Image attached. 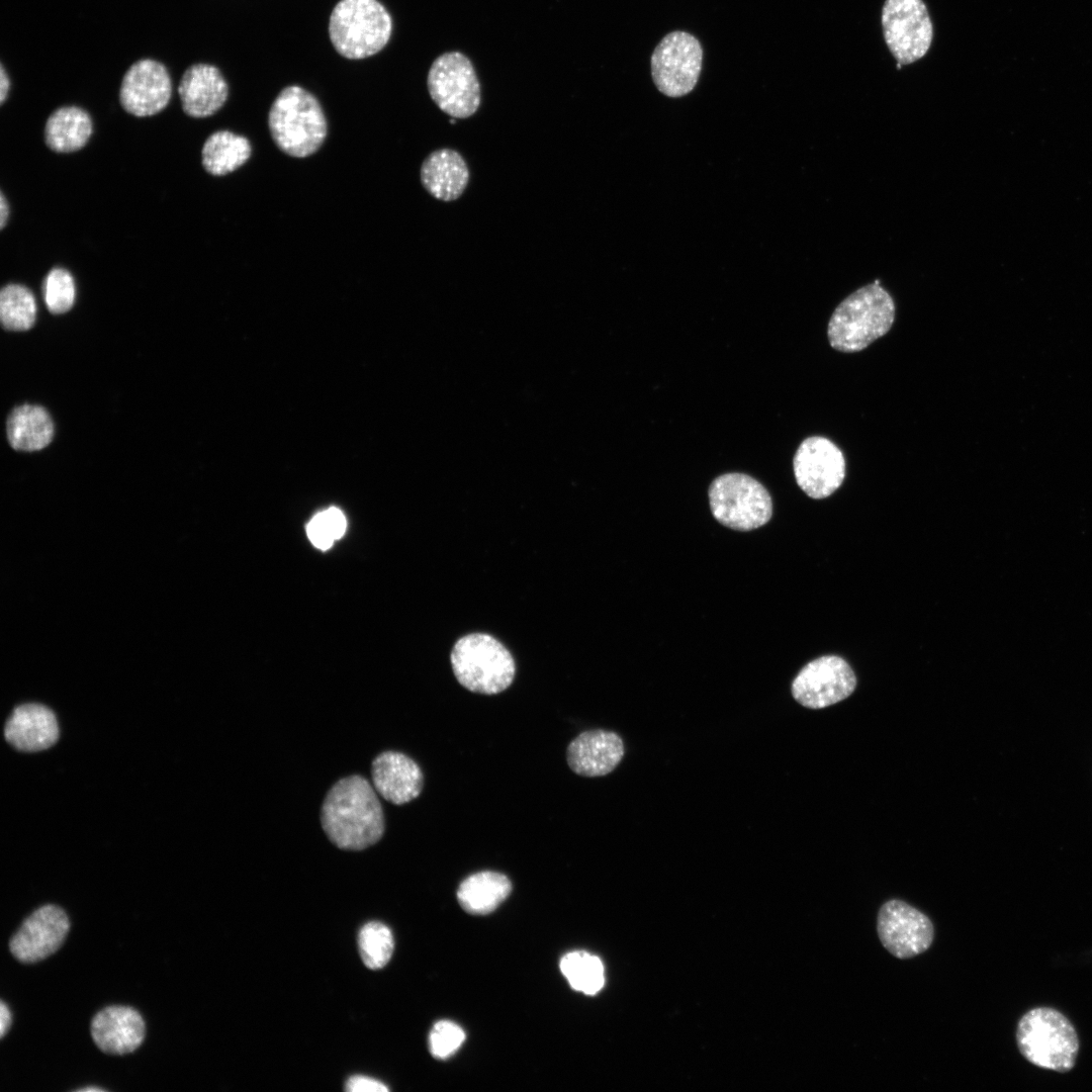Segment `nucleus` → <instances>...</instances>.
Returning <instances> with one entry per match:
<instances>
[{
    "label": "nucleus",
    "instance_id": "obj_1",
    "mask_svg": "<svg viewBox=\"0 0 1092 1092\" xmlns=\"http://www.w3.org/2000/svg\"><path fill=\"white\" fill-rule=\"evenodd\" d=\"M321 823L330 841L345 850H363L378 842L385 820L377 792L359 775L345 777L328 791Z\"/></svg>",
    "mask_w": 1092,
    "mask_h": 1092
},
{
    "label": "nucleus",
    "instance_id": "obj_2",
    "mask_svg": "<svg viewBox=\"0 0 1092 1092\" xmlns=\"http://www.w3.org/2000/svg\"><path fill=\"white\" fill-rule=\"evenodd\" d=\"M895 313L892 296L878 280L864 285L845 297L831 314L829 344L842 353L859 352L890 331Z\"/></svg>",
    "mask_w": 1092,
    "mask_h": 1092
},
{
    "label": "nucleus",
    "instance_id": "obj_3",
    "mask_svg": "<svg viewBox=\"0 0 1092 1092\" xmlns=\"http://www.w3.org/2000/svg\"><path fill=\"white\" fill-rule=\"evenodd\" d=\"M268 127L275 145L294 158L314 154L328 133L320 101L296 85L283 88L277 95L268 113Z\"/></svg>",
    "mask_w": 1092,
    "mask_h": 1092
},
{
    "label": "nucleus",
    "instance_id": "obj_4",
    "mask_svg": "<svg viewBox=\"0 0 1092 1092\" xmlns=\"http://www.w3.org/2000/svg\"><path fill=\"white\" fill-rule=\"evenodd\" d=\"M1016 1040L1020 1054L1039 1068L1065 1073L1075 1066L1077 1032L1071 1021L1054 1008L1027 1011L1018 1022Z\"/></svg>",
    "mask_w": 1092,
    "mask_h": 1092
},
{
    "label": "nucleus",
    "instance_id": "obj_5",
    "mask_svg": "<svg viewBox=\"0 0 1092 1092\" xmlns=\"http://www.w3.org/2000/svg\"><path fill=\"white\" fill-rule=\"evenodd\" d=\"M391 32V16L377 0H340L330 15L331 42L350 60L376 55L387 44Z\"/></svg>",
    "mask_w": 1092,
    "mask_h": 1092
},
{
    "label": "nucleus",
    "instance_id": "obj_6",
    "mask_svg": "<svg viewBox=\"0 0 1092 1092\" xmlns=\"http://www.w3.org/2000/svg\"><path fill=\"white\" fill-rule=\"evenodd\" d=\"M453 672L470 692L495 695L509 688L516 664L510 651L495 638L472 633L460 638L451 652Z\"/></svg>",
    "mask_w": 1092,
    "mask_h": 1092
},
{
    "label": "nucleus",
    "instance_id": "obj_7",
    "mask_svg": "<svg viewBox=\"0 0 1092 1092\" xmlns=\"http://www.w3.org/2000/svg\"><path fill=\"white\" fill-rule=\"evenodd\" d=\"M708 495L714 518L732 530L757 529L772 515V502L766 488L744 473L732 472L716 477Z\"/></svg>",
    "mask_w": 1092,
    "mask_h": 1092
},
{
    "label": "nucleus",
    "instance_id": "obj_8",
    "mask_svg": "<svg viewBox=\"0 0 1092 1092\" xmlns=\"http://www.w3.org/2000/svg\"><path fill=\"white\" fill-rule=\"evenodd\" d=\"M427 85L435 104L452 117L467 118L479 108L480 84L471 61L462 53L439 56L429 70Z\"/></svg>",
    "mask_w": 1092,
    "mask_h": 1092
},
{
    "label": "nucleus",
    "instance_id": "obj_9",
    "mask_svg": "<svg viewBox=\"0 0 1092 1092\" xmlns=\"http://www.w3.org/2000/svg\"><path fill=\"white\" fill-rule=\"evenodd\" d=\"M882 26L885 41L900 65L920 60L930 48L933 27L922 0H886Z\"/></svg>",
    "mask_w": 1092,
    "mask_h": 1092
},
{
    "label": "nucleus",
    "instance_id": "obj_10",
    "mask_svg": "<svg viewBox=\"0 0 1092 1092\" xmlns=\"http://www.w3.org/2000/svg\"><path fill=\"white\" fill-rule=\"evenodd\" d=\"M702 61L699 40L688 32L672 31L660 40L651 56L653 82L666 96H684L696 86Z\"/></svg>",
    "mask_w": 1092,
    "mask_h": 1092
},
{
    "label": "nucleus",
    "instance_id": "obj_11",
    "mask_svg": "<svg viewBox=\"0 0 1092 1092\" xmlns=\"http://www.w3.org/2000/svg\"><path fill=\"white\" fill-rule=\"evenodd\" d=\"M856 677L849 664L836 655H825L807 663L792 682V695L802 706L822 709L849 697Z\"/></svg>",
    "mask_w": 1092,
    "mask_h": 1092
},
{
    "label": "nucleus",
    "instance_id": "obj_12",
    "mask_svg": "<svg viewBox=\"0 0 1092 1092\" xmlns=\"http://www.w3.org/2000/svg\"><path fill=\"white\" fill-rule=\"evenodd\" d=\"M793 468L799 487L815 499L831 495L845 477V459L841 450L822 436L808 437L799 445Z\"/></svg>",
    "mask_w": 1092,
    "mask_h": 1092
},
{
    "label": "nucleus",
    "instance_id": "obj_13",
    "mask_svg": "<svg viewBox=\"0 0 1092 1092\" xmlns=\"http://www.w3.org/2000/svg\"><path fill=\"white\" fill-rule=\"evenodd\" d=\"M877 930L883 946L902 960L926 951L934 936L930 919L901 900H890L881 906Z\"/></svg>",
    "mask_w": 1092,
    "mask_h": 1092
},
{
    "label": "nucleus",
    "instance_id": "obj_14",
    "mask_svg": "<svg viewBox=\"0 0 1092 1092\" xmlns=\"http://www.w3.org/2000/svg\"><path fill=\"white\" fill-rule=\"evenodd\" d=\"M172 83L167 68L153 59L134 62L122 77L119 102L129 114L147 117L168 105Z\"/></svg>",
    "mask_w": 1092,
    "mask_h": 1092
},
{
    "label": "nucleus",
    "instance_id": "obj_15",
    "mask_svg": "<svg viewBox=\"0 0 1092 1092\" xmlns=\"http://www.w3.org/2000/svg\"><path fill=\"white\" fill-rule=\"evenodd\" d=\"M69 928V918L61 907L52 904L41 906L12 935L9 950L24 964L42 961L61 947Z\"/></svg>",
    "mask_w": 1092,
    "mask_h": 1092
},
{
    "label": "nucleus",
    "instance_id": "obj_16",
    "mask_svg": "<svg viewBox=\"0 0 1092 1092\" xmlns=\"http://www.w3.org/2000/svg\"><path fill=\"white\" fill-rule=\"evenodd\" d=\"M622 738L613 731L594 729L578 734L567 746L566 760L576 775L588 778L612 772L624 756Z\"/></svg>",
    "mask_w": 1092,
    "mask_h": 1092
},
{
    "label": "nucleus",
    "instance_id": "obj_17",
    "mask_svg": "<svg viewBox=\"0 0 1092 1092\" xmlns=\"http://www.w3.org/2000/svg\"><path fill=\"white\" fill-rule=\"evenodd\" d=\"M372 784L384 800L403 805L418 798L424 785L420 765L399 751H383L371 763Z\"/></svg>",
    "mask_w": 1092,
    "mask_h": 1092
},
{
    "label": "nucleus",
    "instance_id": "obj_18",
    "mask_svg": "<svg viewBox=\"0 0 1092 1092\" xmlns=\"http://www.w3.org/2000/svg\"><path fill=\"white\" fill-rule=\"evenodd\" d=\"M95 1044L105 1054L125 1055L136 1050L145 1038L142 1015L132 1007L107 1006L97 1012L90 1024Z\"/></svg>",
    "mask_w": 1092,
    "mask_h": 1092
},
{
    "label": "nucleus",
    "instance_id": "obj_19",
    "mask_svg": "<svg viewBox=\"0 0 1092 1092\" xmlns=\"http://www.w3.org/2000/svg\"><path fill=\"white\" fill-rule=\"evenodd\" d=\"M178 93L184 113L194 118L208 117L225 103L229 86L213 65L194 64L183 73Z\"/></svg>",
    "mask_w": 1092,
    "mask_h": 1092
},
{
    "label": "nucleus",
    "instance_id": "obj_20",
    "mask_svg": "<svg viewBox=\"0 0 1092 1092\" xmlns=\"http://www.w3.org/2000/svg\"><path fill=\"white\" fill-rule=\"evenodd\" d=\"M4 736L16 749L26 752L51 747L59 737L57 718L52 710L40 704L16 707L8 718Z\"/></svg>",
    "mask_w": 1092,
    "mask_h": 1092
},
{
    "label": "nucleus",
    "instance_id": "obj_21",
    "mask_svg": "<svg viewBox=\"0 0 1092 1092\" xmlns=\"http://www.w3.org/2000/svg\"><path fill=\"white\" fill-rule=\"evenodd\" d=\"M420 177L429 194L449 202L463 194L469 182V169L461 154L444 148L426 157L421 166Z\"/></svg>",
    "mask_w": 1092,
    "mask_h": 1092
},
{
    "label": "nucleus",
    "instance_id": "obj_22",
    "mask_svg": "<svg viewBox=\"0 0 1092 1092\" xmlns=\"http://www.w3.org/2000/svg\"><path fill=\"white\" fill-rule=\"evenodd\" d=\"M93 132V122L87 111L78 106L56 109L44 125V143L56 153L81 150Z\"/></svg>",
    "mask_w": 1092,
    "mask_h": 1092
},
{
    "label": "nucleus",
    "instance_id": "obj_23",
    "mask_svg": "<svg viewBox=\"0 0 1092 1092\" xmlns=\"http://www.w3.org/2000/svg\"><path fill=\"white\" fill-rule=\"evenodd\" d=\"M10 445L19 451H37L48 446L54 437V423L39 405L22 404L9 415L6 425Z\"/></svg>",
    "mask_w": 1092,
    "mask_h": 1092
},
{
    "label": "nucleus",
    "instance_id": "obj_24",
    "mask_svg": "<svg viewBox=\"0 0 1092 1092\" xmlns=\"http://www.w3.org/2000/svg\"><path fill=\"white\" fill-rule=\"evenodd\" d=\"M509 878L500 873L482 871L464 879L457 890L461 907L472 914L493 911L511 893Z\"/></svg>",
    "mask_w": 1092,
    "mask_h": 1092
},
{
    "label": "nucleus",
    "instance_id": "obj_25",
    "mask_svg": "<svg viewBox=\"0 0 1092 1092\" xmlns=\"http://www.w3.org/2000/svg\"><path fill=\"white\" fill-rule=\"evenodd\" d=\"M249 140L230 130L211 133L201 150L202 166L212 176L228 175L243 166L251 157Z\"/></svg>",
    "mask_w": 1092,
    "mask_h": 1092
},
{
    "label": "nucleus",
    "instance_id": "obj_26",
    "mask_svg": "<svg viewBox=\"0 0 1092 1092\" xmlns=\"http://www.w3.org/2000/svg\"><path fill=\"white\" fill-rule=\"evenodd\" d=\"M560 970L575 991L594 995L604 986L605 975L601 960L584 950L564 954L560 961Z\"/></svg>",
    "mask_w": 1092,
    "mask_h": 1092
},
{
    "label": "nucleus",
    "instance_id": "obj_27",
    "mask_svg": "<svg viewBox=\"0 0 1092 1092\" xmlns=\"http://www.w3.org/2000/svg\"><path fill=\"white\" fill-rule=\"evenodd\" d=\"M0 317L6 330H29L36 317V303L31 291L20 284L5 285L0 291Z\"/></svg>",
    "mask_w": 1092,
    "mask_h": 1092
},
{
    "label": "nucleus",
    "instance_id": "obj_28",
    "mask_svg": "<svg viewBox=\"0 0 1092 1092\" xmlns=\"http://www.w3.org/2000/svg\"><path fill=\"white\" fill-rule=\"evenodd\" d=\"M358 945L365 966L371 970H378L383 968L392 956L393 935L385 924L371 921L360 929Z\"/></svg>",
    "mask_w": 1092,
    "mask_h": 1092
},
{
    "label": "nucleus",
    "instance_id": "obj_29",
    "mask_svg": "<svg viewBox=\"0 0 1092 1092\" xmlns=\"http://www.w3.org/2000/svg\"><path fill=\"white\" fill-rule=\"evenodd\" d=\"M42 289L46 305L52 313H65L73 306L75 283L66 269L53 268L44 278Z\"/></svg>",
    "mask_w": 1092,
    "mask_h": 1092
},
{
    "label": "nucleus",
    "instance_id": "obj_30",
    "mask_svg": "<svg viewBox=\"0 0 1092 1092\" xmlns=\"http://www.w3.org/2000/svg\"><path fill=\"white\" fill-rule=\"evenodd\" d=\"M465 1039L463 1029L450 1020H440L433 1026L429 1042L431 1054L437 1059L451 1057Z\"/></svg>",
    "mask_w": 1092,
    "mask_h": 1092
},
{
    "label": "nucleus",
    "instance_id": "obj_31",
    "mask_svg": "<svg viewBox=\"0 0 1092 1092\" xmlns=\"http://www.w3.org/2000/svg\"><path fill=\"white\" fill-rule=\"evenodd\" d=\"M306 532L311 543L322 549H329L335 539L326 526L321 513L316 514L307 524Z\"/></svg>",
    "mask_w": 1092,
    "mask_h": 1092
},
{
    "label": "nucleus",
    "instance_id": "obj_32",
    "mask_svg": "<svg viewBox=\"0 0 1092 1092\" xmlns=\"http://www.w3.org/2000/svg\"><path fill=\"white\" fill-rule=\"evenodd\" d=\"M323 520L335 540L340 539L346 531V519L337 508H329L321 512Z\"/></svg>",
    "mask_w": 1092,
    "mask_h": 1092
},
{
    "label": "nucleus",
    "instance_id": "obj_33",
    "mask_svg": "<svg viewBox=\"0 0 1092 1092\" xmlns=\"http://www.w3.org/2000/svg\"><path fill=\"white\" fill-rule=\"evenodd\" d=\"M350 1092H385L388 1088L380 1081L365 1076H353L346 1083Z\"/></svg>",
    "mask_w": 1092,
    "mask_h": 1092
},
{
    "label": "nucleus",
    "instance_id": "obj_34",
    "mask_svg": "<svg viewBox=\"0 0 1092 1092\" xmlns=\"http://www.w3.org/2000/svg\"><path fill=\"white\" fill-rule=\"evenodd\" d=\"M11 1024V1013L2 1000L0 1004V1036L3 1037Z\"/></svg>",
    "mask_w": 1092,
    "mask_h": 1092
},
{
    "label": "nucleus",
    "instance_id": "obj_35",
    "mask_svg": "<svg viewBox=\"0 0 1092 1092\" xmlns=\"http://www.w3.org/2000/svg\"><path fill=\"white\" fill-rule=\"evenodd\" d=\"M9 89H10V79L8 77V74H7L3 64H1L0 65V103L1 104H3L4 101L6 100V98L8 96Z\"/></svg>",
    "mask_w": 1092,
    "mask_h": 1092
},
{
    "label": "nucleus",
    "instance_id": "obj_36",
    "mask_svg": "<svg viewBox=\"0 0 1092 1092\" xmlns=\"http://www.w3.org/2000/svg\"><path fill=\"white\" fill-rule=\"evenodd\" d=\"M9 216V205L3 192L0 193V229L3 230Z\"/></svg>",
    "mask_w": 1092,
    "mask_h": 1092
},
{
    "label": "nucleus",
    "instance_id": "obj_37",
    "mask_svg": "<svg viewBox=\"0 0 1092 1092\" xmlns=\"http://www.w3.org/2000/svg\"><path fill=\"white\" fill-rule=\"evenodd\" d=\"M78 1091H102V1089H100L98 1087H86V1088H83V1089H79Z\"/></svg>",
    "mask_w": 1092,
    "mask_h": 1092
}]
</instances>
